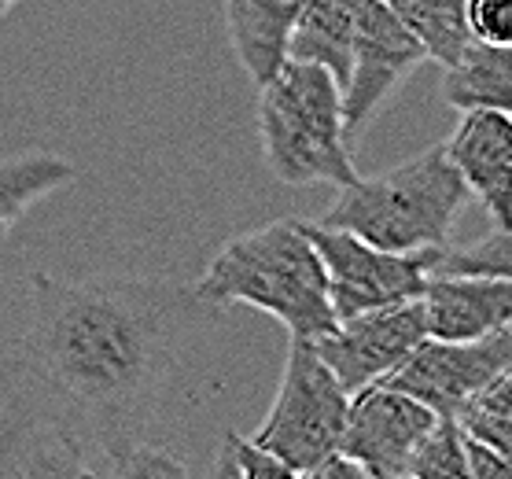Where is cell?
Masks as SVG:
<instances>
[{
  "label": "cell",
  "mask_w": 512,
  "mask_h": 479,
  "mask_svg": "<svg viewBox=\"0 0 512 479\" xmlns=\"http://www.w3.org/2000/svg\"><path fill=\"white\" fill-rule=\"evenodd\" d=\"M512 365V325L479 339H424L380 384L417 398L435 417H457L483 387Z\"/></svg>",
  "instance_id": "cell-7"
},
{
  "label": "cell",
  "mask_w": 512,
  "mask_h": 479,
  "mask_svg": "<svg viewBox=\"0 0 512 479\" xmlns=\"http://www.w3.org/2000/svg\"><path fill=\"white\" fill-rule=\"evenodd\" d=\"M111 479H192V472L181 457H174L163 446L133 443L115 457Z\"/></svg>",
  "instance_id": "cell-21"
},
{
  "label": "cell",
  "mask_w": 512,
  "mask_h": 479,
  "mask_svg": "<svg viewBox=\"0 0 512 479\" xmlns=\"http://www.w3.org/2000/svg\"><path fill=\"white\" fill-rule=\"evenodd\" d=\"M15 4H19V0H0V19H4V15H8V12H12V8H15Z\"/></svg>",
  "instance_id": "cell-28"
},
{
  "label": "cell",
  "mask_w": 512,
  "mask_h": 479,
  "mask_svg": "<svg viewBox=\"0 0 512 479\" xmlns=\"http://www.w3.org/2000/svg\"><path fill=\"white\" fill-rule=\"evenodd\" d=\"M420 306L431 339H479L512 325V281L431 273Z\"/></svg>",
  "instance_id": "cell-13"
},
{
  "label": "cell",
  "mask_w": 512,
  "mask_h": 479,
  "mask_svg": "<svg viewBox=\"0 0 512 479\" xmlns=\"http://www.w3.org/2000/svg\"><path fill=\"white\" fill-rule=\"evenodd\" d=\"M395 19L417 37L428 59L450 67L465 45L468 34V0H384Z\"/></svg>",
  "instance_id": "cell-18"
},
{
  "label": "cell",
  "mask_w": 512,
  "mask_h": 479,
  "mask_svg": "<svg viewBox=\"0 0 512 479\" xmlns=\"http://www.w3.org/2000/svg\"><path fill=\"white\" fill-rule=\"evenodd\" d=\"M398 479H409V476H398Z\"/></svg>",
  "instance_id": "cell-29"
},
{
  "label": "cell",
  "mask_w": 512,
  "mask_h": 479,
  "mask_svg": "<svg viewBox=\"0 0 512 479\" xmlns=\"http://www.w3.org/2000/svg\"><path fill=\"white\" fill-rule=\"evenodd\" d=\"M358 8L343 4V0H310L306 12L299 15V23H295V34H291L288 45V59L325 67L339 82V93H343L350 74V41H354Z\"/></svg>",
  "instance_id": "cell-16"
},
{
  "label": "cell",
  "mask_w": 512,
  "mask_h": 479,
  "mask_svg": "<svg viewBox=\"0 0 512 479\" xmlns=\"http://www.w3.org/2000/svg\"><path fill=\"white\" fill-rule=\"evenodd\" d=\"M409 479H472L465 432L454 417H439L406 465Z\"/></svg>",
  "instance_id": "cell-19"
},
{
  "label": "cell",
  "mask_w": 512,
  "mask_h": 479,
  "mask_svg": "<svg viewBox=\"0 0 512 479\" xmlns=\"http://www.w3.org/2000/svg\"><path fill=\"white\" fill-rule=\"evenodd\" d=\"M210 479H240V476H236L233 454L225 450V443H222V450H218V457H214V468H210Z\"/></svg>",
  "instance_id": "cell-27"
},
{
  "label": "cell",
  "mask_w": 512,
  "mask_h": 479,
  "mask_svg": "<svg viewBox=\"0 0 512 479\" xmlns=\"http://www.w3.org/2000/svg\"><path fill=\"white\" fill-rule=\"evenodd\" d=\"M472 402L494 409V413H501V417H509V421H512V365L505 369V373L494 376V380H490V384L483 387Z\"/></svg>",
  "instance_id": "cell-26"
},
{
  "label": "cell",
  "mask_w": 512,
  "mask_h": 479,
  "mask_svg": "<svg viewBox=\"0 0 512 479\" xmlns=\"http://www.w3.org/2000/svg\"><path fill=\"white\" fill-rule=\"evenodd\" d=\"M303 479H384V476L369 472V468L358 465V461L347 454H332V457H325L321 465L310 468V472H303Z\"/></svg>",
  "instance_id": "cell-25"
},
{
  "label": "cell",
  "mask_w": 512,
  "mask_h": 479,
  "mask_svg": "<svg viewBox=\"0 0 512 479\" xmlns=\"http://www.w3.org/2000/svg\"><path fill=\"white\" fill-rule=\"evenodd\" d=\"M468 34L483 45H512V0H468Z\"/></svg>",
  "instance_id": "cell-23"
},
{
  "label": "cell",
  "mask_w": 512,
  "mask_h": 479,
  "mask_svg": "<svg viewBox=\"0 0 512 479\" xmlns=\"http://www.w3.org/2000/svg\"><path fill=\"white\" fill-rule=\"evenodd\" d=\"M424 339H428L424 306L420 299H406L343 317L328 336L314 339V351L343 384V391L354 395L361 387L380 384Z\"/></svg>",
  "instance_id": "cell-9"
},
{
  "label": "cell",
  "mask_w": 512,
  "mask_h": 479,
  "mask_svg": "<svg viewBox=\"0 0 512 479\" xmlns=\"http://www.w3.org/2000/svg\"><path fill=\"white\" fill-rule=\"evenodd\" d=\"M428 59L424 45L398 23L384 0H361L350 41V74L343 85V129L354 141L365 122L391 100L398 85Z\"/></svg>",
  "instance_id": "cell-8"
},
{
  "label": "cell",
  "mask_w": 512,
  "mask_h": 479,
  "mask_svg": "<svg viewBox=\"0 0 512 479\" xmlns=\"http://www.w3.org/2000/svg\"><path fill=\"white\" fill-rule=\"evenodd\" d=\"M192 292L214 310L255 306L277 317L288 336L303 343H314L339 325L328 295L325 262L303 233L299 218H280L233 236L210 258Z\"/></svg>",
  "instance_id": "cell-2"
},
{
  "label": "cell",
  "mask_w": 512,
  "mask_h": 479,
  "mask_svg": "<svg viewBox=\"0 0 512 479\" xmlns=\"http://www.w3.org/2000/svg\"><path fill=\"white\" fill-rule=\"evenodd\" d=\"M431 273H472L512 281V229H494L468 247H431Z\"/></svg>",
  "instance_id": "cell-20"
},
{
  "label": "cell",
  "mask_w": 512,
  "mask_h": 479,
  "mask_svg": "<svg viewBox=\"0 0 512 479\" xmlns=\"http://www.w3.org/2000/svg\"><path fill=\"white\" fill-rule=\"evenodd\" d=\"M303 233L310 236V244L325 262L336 321L424 295L431 273V247L428 251H384V247L365 244L347 229H328L321 222H303Z\"/></svg>",
  "instance_id": "cell-6"
},
{
  "label": "cell",
  "mask_w": 512,
  "mask_h": 479,
  "mask_svg": "<svg viewBox=\"0 0 512 479\" xmlns=\"http://www.w3.org/2000/svg\"><path fill=\"white\" fill-rule=\"evenodd\" d=\"M78 181V166L52 152H26L0 159V236L8 233L37 199Z\"/></svg>",
  "instance_id": "cell-17"
},
{
  "label": "cell",
  "mask_w": 512,
  "mask_h": 479,
  "mask_svg": "<svg viewBox=\"0 0 512 479\" xmlns=\"http://www.w3.org/2000/svg\"><path fill=\"white\" fill-rule=\"evenodd\" d=\"M465 450H468V468H472V479H512V457L490 450V446L476 443L465 435Z\"/></svg>",
  "instance_id": "cell-24"
},
{
  "label": "cell",
  "mask_w": 512,
  "mask_h": 479,
  "mask_svg": "<svg viewBox=\"0 0 512 479\" xmlns=\"http://www.w3.org/2000/svg\"><path fill=\"white\" fill-rule=\"evenodd\" d=\"M310 0H225V30L240 67L266 85L288 63V45Z\"/></svg>",
  "instance_id": "cell-14"
},
{
  "label": "cell",
  "mask_w": 512,
  "mask_h": 479,
  "mask_svg": "<svg viewBox=\"0 0 512 479\" xmlns=\"http://www.w3.org/2000/svg\"><path fill=\"white\" fill-rule=\"evenodd\" d=\"M435 409L402 395L387 384H369L350 395L347 424L339 439V454L384 479L406 476V465L420 439L435 428Z\"/></svg>",
  "instance_id": "cell-10"
},
{
  "label": "cell",
  "mask_w": 512,
  "mask_h": 479,
  "mask_svg": "<svg viewBox=\"0 0 512 479\" xmlns=\"http://www.w3.org/2000/svg\"><path fill=\"white\" fill-rule=\"evenodd\" d=\"M214 314L166 277L63 281L37 273L30 325L0 354V395L52 413L118 457L148 424L177 354Z\"/></svg>",
  "instance_id": "cell-1"
},
{
  "label": "cell",
  "mask_w": 512,
  "mask_h": 479,
  "mask_svg": "<svg viewBox=\"0 0 512 479\" xmlns=\"http://www.w3.org/2000/svg\"><path fill=\"white\" fill-rule=\"evenodd\" d=\"M350 395L332 369L317 358L314 343L291 339L277 398L251 443L288 461L295 472H310L325 457L339 454Z\"/></svg>",
  "instance_id": "cell-5"
},
{
  "label": "cell",
  "mask_w": 512,
  "mask_h": 479,
  "mask_svg": "<svg viewBox=\"0 0 512 479\" xmlns=\"http://www.w3.org/2000/svg\"><path fill=\"white\" fill-rule=\"evenodd\" d=\"M225 450L233 454L236 476L240 479H303V472H295L288 461H280L277 454H269L266 446L251 443L244 435L225 432Z\"/></svg>",
  "instance_id": "cell-22"
},
{
  "label": "cell",
  "mask_w": 512,
  "mask_h": 479,
  "mask_svg": "<svg viewBox=\"0 0 512 479\" xmlns=\"http://www.w3.org/2000/svg\"><path fill=\"white\" fill-rule=\"evenodd\" d=\"M443 148L498 229H512V115L461 111L454 137Z\"/></svg>",
  "instance_id": "cell-12"
},
{
  "label": "cell",
  "mask_w": 512,
  "mask_h": 479,
  "mask_svg": "<svg viewBox=\"0 0 512 479\" xmlns=\"http://www.w3.org/2000/svg\"><path fill=\"white\" fill-rule=\"evenodd\" d=\"M258 141L266 166L284 185H336L358 181L343 129L339 82L317 63L288 59L266 85H258Z\"/></svg>",
  "instance_id": "cell-4"
},
{
  "label": "cell",
  "mask_w": 512,
  "mask_h": 479,
  "mask_svg": "<svg viewBox=\"0 0 512 479\" xmlns=\"http://www.w3.org/2000/svg\"><path fill=\"white\" fill-rule=\"evenodd\" d=\"M0 479H100L82 435L52 413L8 406L0 417Z\"/></svg>",
  "instance_id": "cell-11"
},
{
  "label": "cell",
  "mask_w": 512,
  "mask_h": 479,
  "mask_svg": "<svg viewBox=\"0 0 512 479\" xmlns=\"http://www.w3.org/2000/svg\"><path fill=\"white\" fill-rule=\"evenodd\" d=\"M443 71V96L450 107L512 115V45L468 41L465 52Z\"/></svg>",
  "instance_id": "cell-15"
},
{
  "label": "cell",
  "mask_w": 512,
  "mask_h": 479,
  "mask_svg": "<svg viewBox=\"0 0 512 479\" xmlns=\"http://www.w3.org/2000/svg\"><path fill=\"white\" fill-rule=\"evenodd\" d=\"M468 185L454 170L443 144L413 155L380 177H358L339 188L321 225L347 229L384 251H428L450 244L457 214L465 211Z\"/></svg>",
  "instance_id": "cell-3"
}]
</instances>
